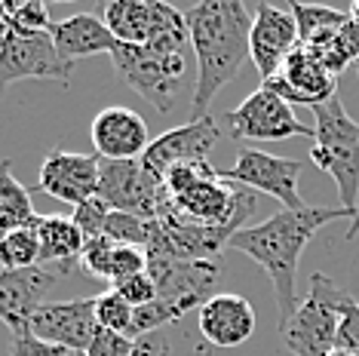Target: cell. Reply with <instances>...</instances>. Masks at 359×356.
Here are the masks:
<instances>
[{"mask_svg":"<svg viewBox=\"0 0 359 356\" xmlns=\"http://www.w3.org/2000/svg\"><path fill=\"white\" fill-rule=\"evenodd\" d=\"M197 322H200V335L212 347H240L255 335L258 317L255 307L243 295L218 292L200 307Z\"/></svg>","mask_w":359,"mask_h":356,"instance_id":"18","label":"cell"},{"mask_svg":"<svg viewBox=\"0 0 359 356\" xmlns=\"http://www.w3.org/2000/svg\"><path fill=\"white\" fill-rule=\"evenodd\" d=\"M334 350L359 353V301H350L344 307V317H341V329H338Z\"/></svg>","mask_w":359,"mask_h":356,"instance_id":"35","label":"cell"},{"mask_svg":"<svg viewBox=\"0 0 359 356\" xmlns=\"http://www.w3.org/2000/svg\"><path fill=\"white\" fill-rule=\"evenodd\" d=\"M359 233V206H356V212H353V221H350V228H347V233H344V240H353Z\"/></svg>","mask_w":359,"mask_h":356,"instance_id":"37","label":"cell"},{"mask_svg":"<svg viewBox=\"0 0 359 356\" xmlns=\"http://www.w3.org/2000/svg\"><path fill=\"white\" fill-rule=\"evenodd\" d=\"M50 37L55 50L62 53V59L68 62L86 59V55H102V53L111 55L117 50V37L108 31L104 19L93 13H77V15H68V19L53 22Z\"/></svg>","mask_w":359,"mask_h":356,"instance_id":"19","label":"cell"},{"mask_svg":"<svg viewBox=\"0 0 359 356\" xmlns=\"http://www.w3.org/2000/svg\"><path fill=\"white\" fill-rule=\"evenodd\" d=\"M233 139L243 142H285L295 135H313V126L301 123L289 102H283L267 86H258L236 108L224 114Z\"/></svg>","mask_w":359,"mask_h":356,"instance_id":"7","label":"cell"},{"mask_svg":"<svg viewBox=\"0 0 359 356\" xmlns=\"http://www.w3.org/2000/svg\"><path fill=\"white\" fill-rule=\"evenodd\" d=\"M301 46L295 15L289 10H280L273 4H261L252 15V31H249V59L255 62L261 83L280 74L292 53Z\"/></svg>","mask_w":359,"mask_h":356,"instance_id":"12","label":"cell"},{"mask_svg":"<svg viewBox=\"0 0 359 356\" xmlns=\"http://www.w3.org/2000/svg\"><path fill=\"white\" fill-rule=\"evenodd\" d=\"M191 50L197 55V83L191 120L209 117L212 99L222 93L249 59L252 13L240 0H203L184 13Z\"/></svg>","mask_w":359,"mask_h":356,"instance_id":"1","label":"cell"},{"mask_svg":"<svg viewBox=\"0 0 359 356\" xmlns=\"http://www.w3.org/2000/svg\"><path fill=\"white\" fill-rule=\"evenodd\" d=\"M356 77H359V62H356Z\"/></svg>","mask_w":359,"mask_h":356,"instance_id":"40","label":"cell"},{"mask_svg":"<svg viewBox=\"0 0 359 356\" xmlns=\"http://www.w3.org/2000/svg\"><path fill=\"white\" fill-rule=\"evenodd\" d=\"M37 218L40 215L31 203V191L13 175L10 160H0V240L37 224Z\"/></svg>","mask_w":359,"mask_h":356,"instance_id":"21","label":"cell"},{"mask_svg":"<svg viewBox=\"0 0 359 356\" xmlns=\"http://www.w3.org/2000/svg\"><path fill=\"white\" fill-rule=\"evenodd\" d=\"M104 25L117 43H148L154 34V0H114L104 6Z\"/></svg>","mask_w":359,"mask_h":356,"instance_id":"22","label":"cell"},{"mask_svg":"<svg viewBox=\"0 0 359 356\" xmlns=\"http://www.w3.org/2000/svg\"><path fill=\"white\" fill-rule=\"evenodd\" d=\"M55 286V273L46 267L0 271V320L13 335H25L31 317L43 307L46 292Z\"/></svg>","mask_w":359,"mask_h":356,"instance_id":"15","label":"cell"},{"mask_svg":"<svg viewBox=\"0 0 359 356\" xmlns=\"http://www.w3.org/2000/svg\"><path fill=\"white\" fill-rule=\"evenodd\" d=\"M218 169L209 163V160H197V163H178L166 172L163 178V191L169 193V197H178V193H184L187 188H194V184H200L203 178L215 175Z\"/></svg>","mask_w":359,"mask_h":356,"instance_id":"29","label":"cell"},{"mask_svg":"<svg viewBox=\"0 0 359 356\" xmlns=\"http://www.w3.org/2000/svg\"><path fill=\"white\" fill-rule=\"evenodd\" d=\"M114 249L117 242L108 237H93L83 242V255H80V264L89 277L99 280H111V261H114Z\"/></svg>","mask_w":359,"mask_h":356,"instance_id":"30","label":"cell"},{"mask_svg":"<svg viewBox=\"0 0 359 356\" xmlns=\"http://www.w3.org/2000/svg\"><path fill=\"white\" fill-rule=\"evenodd\" d=\"M148 271V255L144 249L135 246H117L114 249V261H111V286L126 277H135V273Z\"/></svg>","mask_w":359,"mask_h":356,"instance_id":"33","label":"cell"},{"mask_svg":"<svg viewBox=\"0 0 359 356\" xmlns=\"http://www.w3.org/2000/svg\"><path fill=\"white\" fill-rule=\"evenodd\" d=\"M341 218L353 221V209H344V206L280 209L267 221L236 231L231 242H227V249L249 255L273 280L276 304H280V322L289 320L298 307L295 277H298V261L304 246L316 237L320 228H325L329 221H341Z\"/></svg>","mask_w":359,"mask_h":356,"instance_id":"2","label":"cell"},{"mask_svg":"<svg viewBox=\"0 0 359 356\" xmlns=\"http://www.w3.org/2000/svg\"><path fill=\"white\" fill-rule=\"evenodd\" d=\"M111 289L117 295H123L133 307H144V304L157 301V286H154V280L148 277V271L135 273V277H126V280H120V282H114Z\"/></svg>","mask_w":359,"mask_h":356,"instance_id":"34","label":"cell"},{"mask_svg":"<svg viewBox=\"0 0 359 356\" xmlns=\"http://www.w3.org/2000/svg\"><path fill=\"white\" fill-rule=\"evenodd\" d=\"M329 356H359V353H347V350H332Z\"/></svg>","mask_w":359,"mask_h":356,"instance_id":"39","label":"cell"},{"mask_svg":"<svg viewBox=\"0 0 359 356\" xmlns=\"http://www.w3.org/2000/svg\"><path fill=\"white\" fill-rule=\"evenodd\" d=\"M289 13L295 15L301 46L316 43V40L334 34V31L350 19V13L332 10V6H320V4H289Z\"/></svg>","mask_w":359,"mask_h":356,"instance_id":"25","label":"cell"},{"mask_svg":"<svg viewBox=\"0 0 359 356\" xmlns=\"http://www.w3.org/2000/svg\"><path fill=\"white\" fill-rule=\"evenodd\" d=\"M261 86H267L271 93H276L283 102L307 104V108L325 104L332 95H338V77L329 74L325 64L316 59L307 46H298V50L285 59L280 74L264 80Z\"/></svg>","mask_w":359,"mask_h":356,"instance_id":"14","label":"cell"},{"mask_svg":"<svg viewBox=\"0 0 359 356\" xmlns=\"http://www.w3.org/2000/svg\"><path fill=\"white\" fill-rule=\"evenodd\" d=\"M0 25L19 34H46L53 28V15L43 0H0Z\"/></svg>","mask_w":359,"mask_h":356,"instance_id":"26","label":"cell"},{"mask_svg":"<svg viewBox=\"0 0 359 356\" xmlns=\"http://www.w3.org/2000/svg\"><path fill=\"white\" fill-rule=\"evenodd\" d=\"M307 50L325 64L329 74L338 77L344 68L359 62V22L347 19L334 34L316 40V43H307Z\"/></svg>","mask_w":359,"mask_h":356,"instance_id":"23","label":"cell"},{"mask_svg":"<svg viewBox=\"0 0 359 356\" xmlns=\"http://www.w3.org/2000/svg\"><path fill=\"white\" fill-rule=\"evenodd\" d=\"M301 172H304L301 160H285V157H276V153H267L258 148H243L233 169L224 175L249 191H261L267 197L280 200L283 209H304L307 203L298 193Z\"/></svg>","mask_w":359,"mask_h":356,"instance_id":"9","label":"cell"},{"mask_svg":"<svg viewBox=\"0 0 359 356\" xmlns=\"http://www.w3.org/2000/svg\"><path fill=\"white\" fill-rule=\"evenodd\" d=\"M111 215V206L104 203V200L99 197H93V200H86L83 206H77L74 209V224L80 228V233H83L86 240H93V237H102V231H104V218Z\"/></svg>","mask_w":359,"mask_h":356,"instance_id":"32","label":"cell"},{"mask_svg":"<svg viewBox=\"0 0 359 356\" xmlns=\"http://www.w3.org/2000/svg\"><path fill=\"white\" fill-rule=\"evenodd\" d=\"M350 19H353V22H359V0H356L353 6H350Z\"/></svg>","mask_w":359,"mask_h":356,"instance_id":"38","label":"cell"},{"mask_svg":"<svg viewBox=\"0 0 359 356\" xmlns=\"http://www.w3.org/2000/svg\"><path fill=\"white\" fill-rule=\"evenodd\" d=\"M148 277L157 286V298H197L206 304L222 280L218 261H187L172 255H148Z\"/></svg>","mask_w":359,"mask_h":356,"instance_id":"16","label":"cell"},{"mask_svg":"<svg viewBox=\"0 0 359 356\" xmlns=\"http://www.w3.org/2000/svg\"><path fill=\"white\" fill-rule=\"evenodd\" d=\"M222 142V129L209 117L203 120H191V123L169 129L160 139H154L148 144V151L142 153V166L154 182L163 184L166 172L178 163H197V160H209L212 148Z\"/></svg>","mask_w":359,"mask_h":356,"instance_id":"10","label":"cell"},{"mask_svg":"<svg viewBox=\"0 0 359 356\" xmlns=\"http://www.w3.org/2000/svg\"><path fill=\"white\" fill-rule=\"evenodd\" d=\"M353 301L344 289L334 286L323 271L310 273V289L298 301L295 313L280 322V338L285 350L295 356H329L338 341L344 307Z\"/></svg>","mask_w":359,"mask_h":356,"instance_id":"5","label":"cell"},{"mask_svg":"<svg viewBox=\"0 0 359 356\" xmlns=\"http://www.w3.org/2000/svg\"><path fill=\"white\" fill-rule=\"evenodd\" d=\"M74 62L62 59L50 31L46 34H19L0 25V95L15 80H59L68 83Z\"/></svg>","mask_w":359,"mask_h":356,"instance_id":"6","label":"cell"},{"mask_svg":"<svg viewBox=\"0 0 359 356\" xmlns=\"http://www.w3.org/2000/svg\"><path fill=\"white\" fill-rule=\"evenodd\" d=\"M203 301L197 298H157V301L144 304V307H135V317H133V331L129 338H144V335H154L160 331L163 326H172V322L184 320L191 310H200Z\"/></svg>","mask_w":359,"mask_h":356,"instance_id":"24","label":"cell"},{"mask_svg":"<svg viewBox=\"0 0 359 356\" xmlns=\"http://www.w3.org/2000/svg\"><path fill=\"white\" fill-rule=\"evenodd\" d=\"M151 233H154V221H148V218H138V215H129V212H114L111 209V215L104 218L102 237L114 240L117 246L148 249Z\"/></svg>","mask_w":359,"mask_h":356,"instance_id":"27","label":"cell"},{"mask_svg":"<svg viewBox=\"0 0 359 356\" xmlns=\"http://www.w3.org/2000/svg\"><path fill=\"white\" fill-rule=\"evenodd\" d=\"M310 160L332 175L341 206L353 209L359 200V120L347 114L338 95L313 108V148Z\"/></svg>","mask_w":359,"mask_h":356,"instance_id":"4","label":"cell"},{"mask_svg":"<svg viewBox=\"0 0 359 356\" xmlns=\"http://www.w3.org/2000/svg\"><path fill=\"white\" fill-rule=\"evenodd\" d=\"M187 34L160 37L151 43H117L111 62L117 74L135 89L142 99H148L160 114H169L178 102L184 74H187Z\"/></svg>","mask_w":359,"mask_h":356,"instance_id":"3","label":"cell"},{"mask_svg":"<svg viewBox=\"0 0 359 356\" xmlns=\"http://www.w3.org/2000/svg\"><path fill=\"white\" fill-rule=\"evenodd\" d=\"M99 320H95V298H74V301H46L31 317L28 331L46 344H59L65 350L86 353Z\"/></svg>","mask_w":359,"mask_h":356,"instance_id":"13","label":"cell"},{"mask_svg":"<svg viewBox=\"0 0 359 356\" xmlns=\"http://www.w3.org/2000/svg\"><path fill=\"white\" fill-rule=\"evenodd\" d=\"M89 135H93V148L102 160H142V153L151 144L144 117L123 104H111V108L99 111Z\"/></svg>","mask_w":359,"mask_h":356,"instance_id":"17","label":"cell"},{"mask_svg":"<svg viewBox=\"0 0 359 356\" xmlns=\"http://www.w3.org/2000/svg\"><path fill=\"white\" fill-rule=\"evenodd\" d=\"M99 200H104L114 212H129L154 221L160 203L166 197L160 182L144 172L142 160H102L99 175Z\"/></svg>","mask_w":359,"mask_h":356,"instance_id":"8","label":"cell"},{"mask_svg":"<svg viewBox=\"0 0 359 356\" xmlns=\"http://www.w3.org/2000/svg\"><path fill=\"white\" fill-rule=\"evenodd\" d=\"M133 317H135V307L129 304L123 295L114 292V289L95 295V320H99L102 329L129 335V331H133Z\"/></svg>","mask_w":359,"mask_h":356,"instance_id":"28","label":"cell"},{"mask_svg":"<svg viewBox=\"0 0 359 356\" xmlns=\"http://www.w3.org/2000/svg\"><path fill=\"white\" fill-rule=\"evenodd\" d=\"M37 237H40V267L55 264L62 273H68L80 264L86 237L80 233L74 218H68V215H40Z\"/></svg>","mask_w":359,"mask_h":356,"instance_id":"20","label":"cell"},{"mask_svg":"<svg viewBox=\"0 0 359 356\" xmlns=\"http://www.w3.org/2000/svg\"><path fill=\"white\" fill-rule=\"evenodd\" d=\"M99 175H102L99 153H71L55 148L40 163V178L34 191L50 193V197L77 209L99 193Z\"/></svg>","mask_w":359,"mask_h":356,"instance_id":"11","label":"cell"},{"mask_svg":"<svg viewBox=\"0 0 359 356\" xmlns=\"http://www.w3.org/2000/svg\"><path fill=\"white\" fill-rule=\"evenodd\" d=\"M10 356H71V350H65L59 344H46L31 331H25V335H13Z\"/></svg>","mask_w":359,"mask_h":356,"instance_id":"36","label":"cell"},{"mask_svg":"<svg viewBox=\"0 0 359 356\" xmlns=\"http://www.w3.org/2000/svg\"><path fill=\"white\" fill-rule=\"evenodd\" d=\"M133 350H135V341L129 335H120V331L99 326L83 356H133Z\"/></svg>","mask_w":359,"mask_h":356,"instance_id":"31","label":"cell"}]
</instances>
